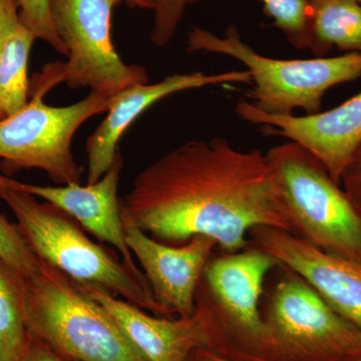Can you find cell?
<instances>
[{
	"label": "cell",
	"instance_id": "obj_5",
	"mask_svg": "<svg viewBox=\"0 0 361 361\" xmlns=\"http://www.w3.org/2000/svg\"><path fill=\"white\" fill-rule=\"evenodd\" d=\"M293 233L320 250L361 264V209L307 149L294 142L266 153Z\"/></svg>",
	"mask_w": 361,
	"mask_h": 361
},
{
	"label": "cell",
	"instance_id": "obj_28",
	"mask_svg": "<svg viewBox=\"0 0 361 361\" xmlns=\"http://www.w3.org/2000/svg\"><path fill=\"white\" fill-rule=\"evenodd\" d=\"M344 361H361V348L355 355L350 356L348 360Z\"/></svg>",
	"mask_w": 361,
	"mask_h": 361
},
{
	"label": "cell",
	"instance_id": "obj_15",
	"mask_svg": "<svg viewBox=\"0 0 361 361\" xmlns=\"http://www.w3.org/2000/svg\"><path fill=\"white\" fill-rule=\"evenodd\" d=\"M78 285L110 313L147 361H186L196 349L208 348L205 324L196 310L189 317H159L102 287Z\"/></svg>",
	"mask_w": 361,
	"mask_h": 361
},
{
	"label": "cell",
	"instance_id": "obj_9",
	"mask_svg": "<svg viewBox=\"0 0 361 361\" xmlns=\"http://www.w3.org/2000/svg\"><path fill=\"white\" fill-rule=\"evenodd\" d=\"M122 0H51L59 39L68 49V61L56 63L61 82L71 89L113 97L137 84H148L142 66L127 65L111 39L114 8Z\"/></svg>",
	"mask_w": 361,
	"mask_h": 361
},
{
	"label": "cell",
	"instance_id": "obj_1",
	"mask_svg": "<svg viewBox=\"0 0 361 361\" xmlns=\"http://www.w3.org/2000/svg\"><path fill=\"white\" fill-rule=\"evenodd\" d=\"M120 208L123 224L171 246L204 235L237 252L259 226L293 233L266 153L239 151L222 137L161 157L135 177Z\"/></svg>",
	"mask_w": 361,
	"mask_h": 361
},
{
	"label": "cell",
	"instance_id": "obj_8",
	"mask_svg": "<svg viewBox=\"0 0 361 361\" xmlns=\"http://www.w3.org/2000/svg\"><path fill=\"white\" fill-rule=\"evenodd\" d=\"M51 90L35 80L32 99L20 111L0 120V159L4 170L44 171L56 184H80L82 170L75 161L71 142L80 126L109 110L114 96L90 92L78 103L51 106L44 96Z\"/></svg>",
	"mask_w": 361,
	"mask_h": 361
},
{
	"label": "cell",
	"instance_id": "obj_12",
	"mask_svg": "<svg viewBox=\"0 0 361 361\" xmlns=\"http://www.w3.org/2000/svg\"><path fill=\"white\" fill-rule=\"evenodd\" d=\"M125 226L130 250L144 269L154 298L167 318L189 317L196 307V292L217 242L197 235L180 246H171L132 224Z\"/></svg>",
	"mask_w": 361,
	"mask_h": 361
},
{
	"label": "cell",
	"instance_id": "obj_27",
	"mask_svg": "<svg viewBox=\"0 0 361 361\" xmlns=\"http://www.w3.org/2000/svg\"><path fill=\"white\" fill-rule=\"evenodd\" d=\"M128 6L132 8L154 9L156 8L159 0H122Z\"/></svg>",
	"mask_w": 361,
	"mask_h": 361
},
{
	"label": "cell",
	"instance_id": "obj_3",
	"mask_svg": "<svg viewBox=\"0 0 361 361\" xmlns=\"http://www.w3.org/2000/svg\"><path fill=\"white\" fill-rule=\"evenodd\" d=\"M21 288L28 334L66 360L147 361L110 313L54 266L42 260L37 273L21 274Z\"/></svg>",
	"mask_w": 361,
	"mask_h": 361
},
{
	"label": "cell",
	"instance_id": "obj_20",
	"mask_svg": "<svg viewBox=\"0 0 361 361\" xmlns=\"http://www.w3.org/2000/svg\"><path fill=\"white\" fill-rule=\"evenodd\" d=\"M0 258L25 276L39 270L42 260L30 248L20 226L0 213Z\"/></svg>",
	"mask_w": 361,
	"mask_h": 361
},
{
	"label": "cell",
	"instance_id": "obj_13",
	"mask_svg": "<svg viewBox=\"0 0 361 361\" xmlns=\"http://www.w3.org/2000/svg\"><path fill=\"white\" fill-rule=\"evenodd\" d=\"M252 85L248 71L207 75L203 71L174 73L156 84H137L114 96L106 116L87 141V184H94L111 167L118 144L135 118L157 102L183 90L209 85Z\"/></svg>",
	"mask_w": 361,
	"mask_h": 361
},
{
	"label": "cell",
	"instance_id": "obj_22",
	"mask_svg": "<svg viewBox=\"0 0 361 361\" xmlns=\"http://www.w3.org/2000/svg\"><path fill=\"white\" fill-rule=\"evenodd\" d=\"M197 0H159L154 9V23L149 39L159 47H166L175 37L190 4Z\"/></svg>",
	"mask_w": 361,
	"mask_h": 361
},
{
	"label": "cell",
	"instance_id": "obj_23",
	"mask_svg": "<svg viewBox=\"0 0 361 361\" xmlns=\"http://www.w3.org/2000/svg\"><path fill=\"white\" fill-rule=\"evenodd\" d=\"M342 187L361 209V142L342 173Z\"/></svg>",
	"mask_w": 361,
	"mask_h": 361
},
{
	"label": "cell",
	"instance_id": "obj_26",
	"mask_svg": "<svg viewBox=\"0 0 361 361\" xmlns=\"http://www.w3.org/2000/svg\"><path fill=\"white\" fill-rule=\"evenodd\" d=\"M186 361H234L216 355L206 348H198L194 350Z\"/></svg>",
	"mask_w": 361,
	"mask_h": 361
},
{
	"label": "cell",
	"instance_id": "obj_2",
	"mask_svg": "<svg viewBox=\"0 0 361 361\" xmlns=\"http://www.w3.org/2000/svg\"><path fill=\"white\" fill-rule=\"evenodd\" d=\"M0 200L9 207L37 257L82 285H96L114 296L165 317L146 277L135 274L118 254L92 241L73 218L23 191L0 173Z\"/></svg>",
	"mask_w": 361,
	"mask_h": 361
},
{
	"label": "cell",
	"instance_id": "obj_19",
	"mask_svg": "<svg viewBox=\"0 0 361 361\" xmlns=\"http://www.w3.org/2000/svg\"><path fill=\"white\" fill-rule=\"evenodd\" d=\"M272 25L284 33L296 49H310L312 0H259Z\"/></svg>",
	"mask_w": 361,
	"mask_h": 361
},
{
	"label": "cell",
	"instance_id": "obj_10",
	"mask_svg": "<svg viewBox=\"0 0 361 361\" xmlns=\"http://www.w3.org/2000/svg\"><path fill=\"white\" fill-rule=\"evenodd\" d=\"M235 113L261 126L266 135H282L300 145L338 183L361 142V92L332 110L313 115H273L258 110L246 99L237 102Z\"/></svg>",
	"mask_w": 361,
	"mask_h": 361
},
{
	"label": "cell",
	"instance_id": "obj_17",
	"mask_svg": "<svg viewBox=\"0 0 361 361\" xmlns=\"http://www.w3.org/2000/svg\"><path fill=\"white\" fill-rule=\"evenodd\" d=\"M35 39L32 30L18 21L7 35L0 56V110L4 118L27 104V66Z\"/></svg>",
	"mask_w": 361,
	"mask_h": 361
},
{
	"label": "cell",
	"instance_id": "obj_6",
	"mask_svg": "<svg viewBox=\"0 0 361 361\" xmlns=\"http://www.w3.org/2000/svg\"><path fill=\"white\" fill-rule=\"evenodd\" d=\"M187 47L189 52L223 54L243 63L252 80L247 101L273 115H293L296 109L306 115L319 113L327 90L361 77V54L310 59L267 58L242 40L235 25L228 26L224 37L193 27L188 33Z\"/></svg>",
	"mask_w": 361,
	"mask_h": 361
},
{
	"label": "cell",
	"instance_id": "obj_11",
	"mask_svg": "<svg viewBox=\"0 0 361 361\" xmlns=\"http://www.w3.org/2000/svg\"><path fill=\"white\" fill-rule=\"evenodd\" d=\"M248 244L298 273L339 315L361 330L360 263L331 255L274 227L253 228Z\"/></svg>",
	"mask_w": 361,
	"mask_h": 361
},
{
	"label": "cell",
	"instance_id": "obj_16",
	"mask_svg": "<svg viewBox=\"0 0 361 361\" xmlns=\"http://www.w3.org/2000/svg\"><path fill=\"white\" fill-rule=\"evenodd\" d=\"M337 47L361 54V6L357 0H312L310 51L323 58Z\"/></svg>",
	"mask_w": 361,
	"mask_h": 361
},
{
	"label": "cell",
	"instance_id": "obj_18",
	"mask_svg": "<svg viewBox=\"0 0 361 361\" xmlns=\"http://www.w3.org/2000/svg\"><path fill=\"white\" fill-rule=\"evenodd\" d=\"M28 341L21 274L0 258V361H20Z\"/></svg>",
	"mask_w": 361,
	"mask_h": 361
},
{
	"label": "cell",
	"instance_id": "obj_14",
	"mask_svg": "<svg viewBox=\"0 0 361 361\" xmlns=\"http://www.w3.org/2000/svg\"><path fill=\"white\" fill-rule=\"evenodd\" d=\"M123 165L122 154L118 151L110 170L94 184L87 186H80V184L37 186L16 180L23 191L56 207L97 240L111 244L120 253L123 262L135 274L145 276L133 259L121 215L118 189Z\"/></svg>",
	"mask_w": 361,
	"mask_h": 361
},
{
	"label": "cell",
	"instance_id": "obj_24",
	"mask_svg": "<svg viewBox=\"0 0 361 361\" xmlns=\"http://www.w3.org/2000/svg\"><path fill=\"white\" fill-rule=\"evenodd\" d=\"M20 20V6L18 0H0V56L7 35ZM2 118H4V116L0 110V120Z\"/></svg>",
	"mask_w": 361,
	"mask_h": 361
},
{
	"label": "cell",
	"instance_id": "obj_25",
	"mask_svg": "<svg viewBox=\"0 0 361 361\" xmlns=\"http://www.w3.org/2000/svg\"><path fill=\"white\" fill-rule=\"evenodd\" d=\"M20 361H70L59 355L45 342L30 336L27 348Z\"/></svg>",
	"mask_w": 361,
	"mask_h": 361
},
{
	"label": "cell",
	"instance_id": "obj_4",
	"mask_svg": "<svg viewBox=\"0 0 361 361\" xmlns=\"http://www.w3.org/2000/svg\"><path fill=\"white\" fill-rule=\"evenodd\" d=\"M277 265L276 259L249 244L237 252H214L195 307L205 324L208 350L234 361H271L261 300Z\"/></svg>",
	"mask_w": 361,
	"mask_h": 361
},
{
	"label": "cell",
	"instance_id": "obj_7",
	"mask_svg": "<svg viewBox=\"0 0 361 361\" xmlns=\"http://www.w3.org/2000/svg\"><path fill=\"white\" fill-rule=\"evenodd\" d=\"M264 288L261 314L271 361H344L361 348V330L281 263Z\"/></svg>",
	"mask_w": 361,
	"mask_h": 361
},
{
	"label": "cell",
	"instance_id": "obj_21",
	"mask_svg": "<svg viewBox=\"0 0 361 361\" xmlns=\"http://www.w3.org/2000/svg\"><path fill=\"white\" fill-rule=\"evenodd\" d=\"M20 20L35 35V39L51 45L59 54L68 56V51L59 39L52 20L51 0H18Z\"/></svg>",
	"mask_w": 361,
	"mask_h": 361
},
{
	"label": "cell",
	"instance_id": "obj_29",
	"mask_svg": "<svg viewBox=\"0 0 361 361\" xmlns=\"http://www.w3.org/2000/svg\"><path fill=\"white\" fill-rule=\"evenodd\" d=\"M357 1L360 2V6H361V0H357Z\"/></svg>",
	"mask_w": 361,
	"mask_h": 361
}]
</instances>
